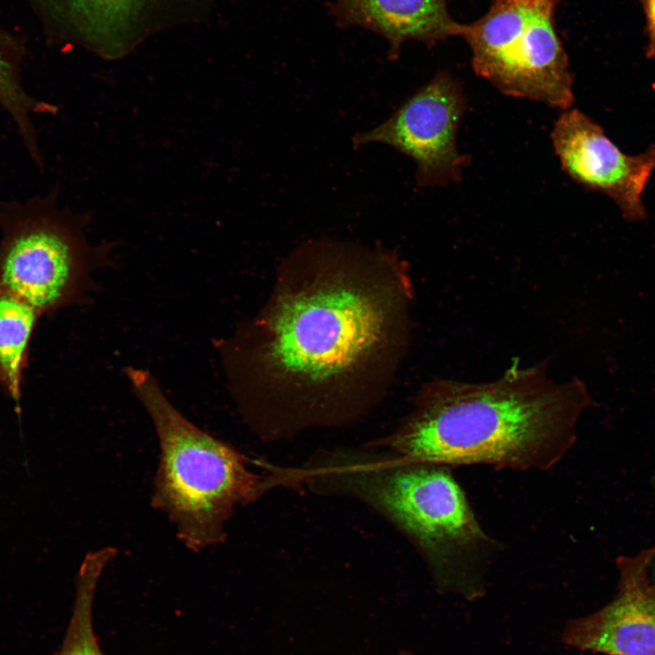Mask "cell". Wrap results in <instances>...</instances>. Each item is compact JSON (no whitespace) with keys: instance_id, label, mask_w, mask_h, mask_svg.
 Listing matches in <instances>:
<instances>
[{"instance_id":"cell-14","label":"cell","mask_w":655,"mask_h":655,"mask_svg":"<svg viewBox=\"0 0 655 655\" xmlns=\"http://www.w3.org/2000/svg\"><path fill=\"white\" fill-rule=\"evenodd\" d=\"M39 315L27 302L0 289V378L15 400L20 397L25 352Z\"/></svg>"},{"instance_id":"cell-12","label":"cell","mask_w":655,"mask_h":655,"mask_svg":"<svg viewBox=\"0 0 655 655\" xmlns=\"http://www.w3.org/2000/svg\"><path fill=\"white\" fill-rule=\"evenodd\" d=\"M25 55L21 37L0 30V105L14 120L30 156L42 164L33 116L54 113L57 108L29 95L21 78V66Z\"/></svg>"},{"instance_id":"cell-15","label":"cell","mask_w":655,"mask_h":655,"mask_svg":"<svg viewBox=\"0 0 655 655\" xmlns=\"http://www.w3.org/2000/svg\"><path fill=\"white\" fill-rule=\"evenodd\" d=\"M646 18V31L648 45L646 55L648 58H655V0H640Z\"/></svg>"},{"instance_id":"cell-8","label":"cell","mask_w":655,"mask_h":655,"mask_svg":"<svg viewBox=\"0 0 655 655\" xmlns=\"http://www.w3.org/2000/svg\"><path fill=\"white\" fill-rule=\"evenodd\" d=\"M466 97L448 73H438L408 97L393 115L371 130L352 137L354 147L370 143L390 146L417 165L420 186H445L460 180L467 157L457 146V133Z\"/></svg>"},{"instance_id":"cell-2","label":"cell","mask_w":655,"mask_h":655,"mask_svg":"<svg viewBox=\"0 0 655 655\" xmlns=\"http://www.w3.org/2000/svg\"><path fill=\"white\" fill-rule=\"evenodd\" d=\"M590 403L579 380L556 382L546 364L524 368L516 361L490 382H429L398 428L371 443L448 467L548 470L574 444Z\"/></svg>"},{"instance_id":"cell-6","label":"cell","mask_w":655,"mask_h":655,"mask_svg":"<svg viewBox=\"0 0 655 655\" xmlns=\"http://www.w3.org/2000/svg\"><path fill=\"white\" fill-rule=\"evenodd\" d=\"M558 0H492L479 20L461 25L477 75L507 96L561 110L574 103L573 76L554 26Z\"/></svg>"},{"instance_id":"cell-9","label":"cell","mask_w":655,"mask_h":655,"mask_svg":"<svg viewBox=\"0 0 655 655\" xmlns=\"http://www.w3.org/2000/svg\"><path fill=\"white\" fill-rule=\"evenodd\" d=\"M551 140L562 169L573 180L611 198L625 219H645L642 194L655 170L654 146L634 156L624 154L600 126L577 108L563 111Z\"/></svg>"},{"instance_id":"cell-16","label":"cell","mask_w":655,"mask_h":655,"mask_svg":"<svg viewBox=\"0 0 655 655\" xmlns=\"http://www.w3.org/2000/svg\"><path fill=\"white\" fill-rule=\"evenodd\" d=\"M399 655H412V654L409 653V652H407V651H401V652L399 653Z\"/></svg>"},{"instance_id":"cell-5","label":"cell","mask_w":655,"mask_h":655,"mask_svg":"<svg viewBox=\"0 0 655 655\" xmlns=\"http://www.w3.org/2000/svg\"><path fill=\"white\" fill-rule=\"evenodd\" d=\"M57 189L45 197L0 207V289L40 314L79 304L94 290L93 272L108 262L111 243L92 246L87 216L56 206Z\"/></svg>"},{"instance_id":"cell-11","label":"cell","mask_w":655,"mask_h":655,"mask_svg":"<svg viewBox=\"0 0 655 655\" xmlns=\"http://www.w3.org/2000/svg\"><path fill=\"white\" fill-rule=\"evenodd\" d=\"M448 0H333L332 15L340 26L358 25L384 36L389 58L398 56L407 40L428 45L459 36L461 24L450 17Z\"/></svg>"},{"instance_id":"cell-10","label":"cell","mask_w":655,"mask_h":655,"mask_svg":"<svg viewBox=\"0 0 655 655\" xmlns=\"http://www.w3.org/2000/svg\"><path fill=\"white\" fill-rule=\"evenodd\" d=\"M655 546L620 557L618 592L602 609L569 620L561 636L568 647L605 655H655V585L649 568Z\"/></svg>"},{"instance_id":"cell-3","label":"cell","mask_w":655,"mask_h":655,"mask_svg":"<svg viewBox=\"0 0 655 655\" xmlns=\"http://www.w3.org/2000/svg\"><path fill=\"white\" fill-rule=\"evenodd\" d=\"M305 487L370 507L418 549L438 590L480 597L497 542L479 525L449 467L411 459L371 442L317 451Z\"/></svg>"},{"instance_id":"cell-7","label":"cell","mask_w":655,"mask_h":655,"mask_svg":"<svg viewBox=\"0 0 655 655\" xmlns=\"http://www.w3.org/2000/svg\"><path fill=\"white\" fill-rule=\"evenodd\" d=\"M48 36L106 60L169 29L209 20L217 0H28Z\"/></svg>"},{"instance_id":"cell-4","label":"cell","mask_w":655,"mask_h":655,"mask_svg":"<svg viewBox=\"0 0 655 655\" xmlns=\"http://www.w3.org/2000/svg\"><path fill=\"white\" fill-rule=\"evenodd\" d=\"M125 374L158 439L153 508L168 518L188 549L219 545L235 509L285 486L283 475L277 468L270 476L256 473L249 458L187 419L149 371L128 367Z\"/></svg>"},{"instance_id":"cell-13","label":"cell","mask_w":655,"mask_h":655,"mask_svg":"<svg viewBox=\"0 0 655 655\" xmlns=\"http://www.w3.org/2000/svg\"><path fill=\"white\" fill-rule=\"evenodd\" d=\"M116 555L113 547L86 555L76 577L72 617L58 655H104L93 630L92 609L99 579Z\"/></svg>"},{"instance_id":"cell-1","label":"cell","mask_w":655,"mask_h":655,"mask_svg":"<svg viewBox=\"0 0 655 655\" xmlns=\"http://www.w3.org/2000/svg\"><path fill=\"white\" fill-rule=\"evenodd\" d=\"M262 311L225 342L250 428L276 440L364 412L366 384L395 364L411 286L398 255L333 241L300 247Z\"/></svg>"}]
</instances>
